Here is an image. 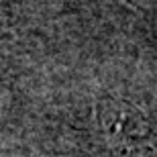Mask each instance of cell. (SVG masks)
Segmentation results:
<instances>
[{"mask_svg":"<svg viewBox=\"0 0 157 157\" xmlns=\"http://www.w3.org/2000/svg\"><path fill=\"white\" fill-rule=\"evenodd\" d=\"M2 104H4V86L0 84V108H2Z\"/></svg>","mask_w":157,"mask_h":157,"instance_id":"obj_2","label":"cell"},{"mask_svg":"<svg viewBox=\"0 0 157 157\" xmlns=\"http://www.w3.org/2000/svg\"><path fill=\"white\" fill-rule=\"evenodd\" d=\"M100 127L114 145H139L151 135V124L128 102L106 100L98 108Z\"/></svg>","mask_w":157,"mask_h":157,"instance_id":"obj_1","label":"cell"}]
</instances>
